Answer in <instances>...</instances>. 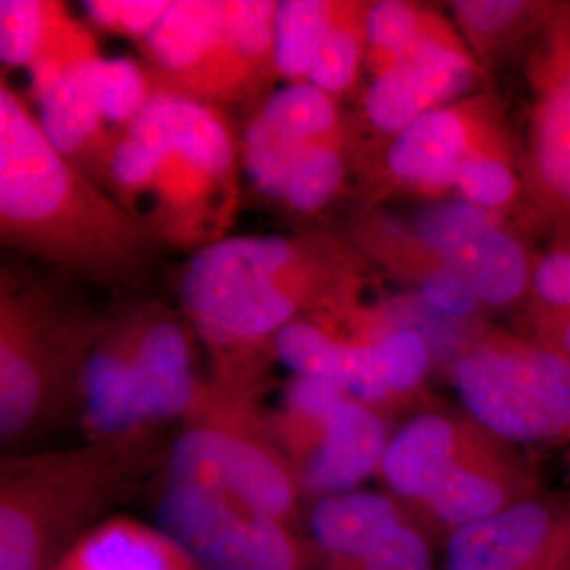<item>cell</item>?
Here are the masks:
<instances>
[{"mask_svg":"<svg viewBox=\"0 0 570 570\" xmlns=\"http://www.w3.org/2000/svg\"><path fill=\"white\" fill-rule=\"evenodd\" d=\"M153 244L49 140L0 70V252L102 285H129Z\"/></svg>","mask_w":570,"mask_h":570,"instance_id":"6da1fadb","label":"cell"},{"mask_svg":"<svg viewBox=\"0 0 570 570\" xmlns=\"http://www.w3.org/2000/svg\"><path fill=\"white\" fill-rule=\"evenodd\" d=\"M242 144L220 108L153 85L108 171V195L150 244L225 237L237 207Z\"/></svg>","mask_w":570,"mask_h":570,"instance_id":"7a4b0ae2","label":"cell"},{"mask_svg":"<svg viewBox=\"0 0 570 570\" xmlns=\"http://www.w3.org/2000/svg\"><path fill=\"white\" fill-rule=\"evenodd\" d=\"M157 433L0 454V570H53L157 465Z\"/></svg>","mask_w":570,"mask_h":570,"instance_id":"3957f363","label":"cell"},{"mask_svg":"<svg viewBox=\"0 0 570 570\" xmlns=\"http://www.w3.org/2000/svg\"><path fill=\"white\" fill-rule=\"evenodd\" d=\"M102 311L0 265V454L63 446L77 431V385Z\"/></svg>","mask_w":570,"mask_h":570,"instance_id":"277c9868","label":"cell"},{"mask_svg":"<svg viewBox=\"0 0 570 570\" xmlns=\"http://www.w3.org/2000/svg\"><path fill=\"white\" fill-rule=\"evenodd\" d=\"M186 327L161 306L129 301L102 311L77 385L79 442L157 433L204 400Z\"/></svg>","mask_w":570,"mask_h":570,"instance_id":"5b68a950","label":"cell"},{"mask_svg":"<svg viewBox=\"0 0 570 570\" xmlns=\"http://www.w3.org/2000/svg\"><path fill=\"white\" fill-rule=\"evenodd\" d=\"M324 284V268L289 237H223L195 249L180 279L188 322L235 381L245 355L296 322L306 298Z\"/></svg>","mask_w":570,"mask_h":570,"instance_id":"8992f818","label":"cell"},{"mask_svg":"<svg viewBox=\"0 0 570 570\" xmlns=\"http://www.w3.org/2000/svg\"><path fill=\"white\" fill-rule=\"evenodd\" d=\"M450 376L469 414L497 438L541 444L570 433V360L543 341L480 338Z\"/></svg>","mask_w":570,"mask_h":570,"instance_id":"52a82bcc","label":"cell"},{"mask_svg":"<svg viewBox=\"0 0 570 570\" xmlns=\"http://www.w3.org/2000/svg\"><path fill=\"white\" fill-rule=\"evenodd\" d=\"M153 94L144 63L94 56L68 68L39 102V119L56 148L85 178L108 193L117 146Z\"/></svg>","mask_w":570,"mask_h":570,"instance_id":"ba28073f","label":"cell"},{"mask_svg":"<svg viewBox=\"0 0 570 570\" xmlns=\"http://www.w3.org/2000/svg\"><path fill=\"white\" fill-rule=\"evenodd\" d=\"M153 524L197 570H298L282 520L205 484L161 478Z\"/></svg>","mask_w":570,"mask_h":570,"instance_id":"9c48e42d","label":"cell"},{"mask_svg":"<svg viewBox=\"0 0 570 570\" xmlns=\"http://www.w3.org/2000/svg\"><path fill=\"white\" fill-rule=\"evenodd\" d=\"M164 468V478L220 490L275 520H284L296 501L289 473L237 419L226 391H205L193 421L169 444Z\"/></svg>","mask_w":570,"mask_h":570,"instance_id":"30bf717a","label":"cell"},{"mask_svg":"<svg viewBox=\"0 0 570 570\" xmlns=\"http://www.w3.org/2000/svg\"><path fill=\"white\" fill-rule=\"evenodd\" d=\"M475 81V61L459 35L444 20L412 42L379 75L366 96L370 122L387 134L404 131L410 122L442 108Z\"/></svg>","mask_w":570,"mask_h":570,"instance_id":"8fae6325","label":"cell"},{"mask_svg":"<svg viewBox=\"0 0 570 570\" xmlns=\"http://www.w3.org/2000/svg\"><path fill=\"white\" fill-rule=\"evenodd\" d=\"M530 85V184L546 209L570 218V11L548 23Z\"/></svg>","mask_w":570,"mask_h":570,"instance_id":"7c38bea8","label":"cell"},{"mask_svg":"<svg viewBox=\"0 0 570 570\" xmlns=\"http://www.w3.org/2000/svg\"><path fill=\"white\" fill-rule=\"evenodd\" d=\"M570 511L522 499L452 530L446 570H569Z\"/></svg>","mask_w":570,"mask_h":570,"instance_id":"4fadbf2b","label":"cell"},{"mask_svg":"<svg viewBox=\"0 0 570 570\" xmlns=\"http://www.w3.org/2000/svg\"><path fill=\"white\" fill-rule=\"evenodd\" d=\"M275 13L277 2L225 0L216 41L176 94L214 108L256 96L268 77L277 72Z\"/></svg>","mask_w":570,"mask_h":570,"instance_id":"5bb4252c","label":"cell"},{"mask_svg":"<svg viewBox=\"0 0 570 570\" xmlns=\"http://www.w3.org/2000/svg\"><path fill=\"white\" fill-rule=\"evenodd\" d=\"M338 131L336 104L322 89L289 82L273 91L254 112L242 140V165L249 183L273 199L301 153Z\"/></svg>","mask_w":570,"mask_h":570,"instance_id":"9a60e30c","label":"cell"},{"mask_svg":"<svg viewBox=\"0 0 570 570\" xmlns=\"http://www.w3.org/2000/svg\"><path fill=\"white\" fill-rule=\"evenodd\" d=\"M499 136L489 112L478 104L442 106L395 136L387 155L389 171L410 188L444 193L454 188L469 155Z\"/></svg>","mask_w":570,"mask_h":570,"instance_id":"2e32d148","label":"cell"},{"mask_svg":"<svg viewBox=\"0 0 570 570\" xmlns=\"http://www.w3.org/2000/svg\"><path fill=\"white\" fill-rule=\"evenodd\" d=\"M322 438L306 465L308 489L326 494L353 490L381 469L387 433L364 404L346 397L320 423Z\"/></svg>","mask_w":570,"mask_h":570,"instance_id":"e0dca14e","label":"cell"},{"mask_svg":"<svg viewBox=\"0 0 570 570\" xmlns=\"http://www.w3.org/2000/svg\"><path fill=\"white\" fill-rule=\"evenodd\" d=\"M53 570H197L155 524L121 510L94 522Z\"/></svg>","mask_w":570,"mask_h":570,"instance_id":"ac0fdd59","label":"cell"},{"mask_svg":"<svg viewBox=\"0 0 570 570\" xmlns=\"http://www.w3.org/2000/svg\"><path fill=\"white\" fill-rule=\"evenodd\" d=\"M465 459L468 442L459 425L440 414H423L389 440L381 471L400 497L425 503Z\"/></svg>","mask_w":570,"mask_h":570,"instance_id":"d6986e66","label":"cell"},{"mask_svg":"<svg viewBox=\"0 0 570 570\" xmlns=\"http://www.w3.org/2000/svg\"><path fill=\"white\" fill-rule=\"evenodd\" d=\"M400 522L395 503L370 490L327 494L311 513L317 546L330 556L348 560H362Z\"/></svg>","mask_w":570,"mask_h":570,"instance_id":"ffe728a7","label":"cell"},{"mask_svg":"<svg viewBox=\"0 0 570 570\" xmlns=\"http://www.w3.org/2000/svg\"><path fill=\"white\" fill-rule=\"evenodd\" d=\"M444 263L468 275L484 306H510L530 287L529 254L497 220L454 247Z\"/></svg>","mask_w":570,"mask_h":570,"instance_id":"44dd1931","label":"cell"},{"mask_svg":"<svg viewBox=\"0 0 570 570\" xmlns=\"http://www.w3.org/2000/svg\"><path fill=\"white\" fill-rule=\"evenodd\" d=\"M530 484L497 463L465 459L429 494L425 505L450 529L487 520L511 503L529 499Z\"/></svg>","mask_w":570,"mask_h":570,"instance_id":"7402d4cb","label":"cell"},{"mask_svg":"<svg viewBox=\"0 0 570 570\" xmlns=\"http://www.w3.org/2000/svg\"><path fill=\"white\" fill-rule=\"evenodd\" d=\"M367 11L357 4L332 2V18L306 82L327 96L346 91L360 70L367 47Z\"/></svg>","mask_w":570,"mask_h":570,"instance_id":"603a6c76","label":"cell"},{"mask_svg":"<svg viewBox=\"0 0 570 570\" xmlns=\"http://www.w3.org/2000/svg\"><path fill=\"white\" fill-rule=\"evenodd\" d=\"M332 2L287 0L275 13V70L289 82H306L311 63L326 37Z\"/></svg>","mask_w":570,"mask_h":570,"instance_id":"cb8c5ba5","label":"cell"},{"mask_svg":"<svg viewBox=\"0 0 570 570\" xmlns=\"http://www.w3.org/2000/svg\"><path fill=\"white\" fill-rule=\"evenodd\" d=\"M68 16L56 0H0V70H30Z\"/></svg>","mask_w":570,"mask_h":570,"instance_id":"d4e9b609","label":"cell"},{"mask_svg":"<svg viewBox=\"0 0 570 570\" xmlns=\"http://www.w3.org/2000/svg\"><path fill=\"white\" fill-rule=\"evenodd\" d=\"M345 178L343 131L311 144L301 157L289 165L284 180L275 193V202L296 209L315 212L336 195Z\"/></svg>","mask_w":570,"mask_h":570,"instance_id":"484cf974","label":"cell"},{"mask_svg":"<svg viewBox=\"0 0 570 570\" xmlns=\"http://www.w3.org/2000/svg\"><path fill=\"white\" fill-rule=\"evenodd\" d=\"M454 190L461 202L487 209L490 214H497L518 199L522 180L501 136L469 155L468 161L459 169Z\"/></svg>","mask_w":570,"mask_h":570,"instance_id":"4316f807","label":"cell"},{"mask_svg":"<svg viewBox=\"0 0 570 570\" xmlns=\"http://www.w3.org/2000/svg\"><path fill=\"white\" fill-rule=\"evenodd\" d=\"M376 385L389 397L416 387L428 374V338L414 327H391L366 341Z\"/></svg>","mask_w":570,"mask_h":570,"instance_id":"83f0119b","label":"cell"},{"mask_svg":"<svg viewBox=\"0 0 570 570\" xmlns=\"http://www.w3.org/2000/svg\"><path fill=\"white\" fill-rule=\"evenodd\" d=\"M440 20L435 13L407 2H376L367 11V60L374 75L383 72L407 47L419 41Z\"/></svg>","mask_w":570,"mask_h":570,"instance_id":"f1b7e54d","label":"cell"},{"mask_svg":"<svg viewBox=\"0 0 570 570\" xmlns=\"http://www.w3.org/2000/svg\"><path fill=\"white\" fill-rule=\"evenodd\" d=\"M416 284L428 308L444 317L463 320L484 306L463 271L433 256H429V265L419 271Z\"/></svg>","mask_w":570,"mask_h":570,"instance_id":"f546056e","label":"cell"},{"mask_svg":"<svg viewBox=\"0 0 570 570\" xmlns=\"http://www.w3.org/2000/svg\"><path fill=\"white\" fill-rule=\"evenodd\" d=\"M171 0H85L89 23L108 35L140 42L155 30Z\"/></svg>","mask_w":570,"mask_h":570,"instance_id":"4dcf8cb0","label":"cell"},{"mask_svg":"<svg viewBox=\"0 0 570 570\" xmlns=\"http://www.w3.org/2000/svg\"><path fill=\"white\" fill-rule=\"evenodd\" d=\"M364 570H433L431 551L419 530L400 522L362 558Z\"/></svg>","mask_w":570,"mask_h":570,"instance_id":"1f68e13d","label":"cell"},{"mask_svg":"<svg viewBox=\"0 0 570 570\" xmlns=\"http://www.w3.org/2000/svg\"><path fill=\"white\" fill-rule=\"evenodd\" d=\"M530 287L550 313H570V245L553 249L532 266Z\"/></svg>","mask_w":570,"mask_h":570,"instance_id":"d6a6232c","label":"cell"},{"mask_svg":"<svg viewBox=\"0 0 570 570\" xmlns=\"http://www.w3.org/2000/svg\"><path fill=\"white\" fill-rule=\"evenodd\" d=\"M529 13L527 2L515 0H469L456 4V16L469 35L492 39Z\"/></svg>","mask_w":570,"mask_h":570,"instance_id":"836d02e7","label":"cell"},{"mask_svg":"<svg viewBox=\"0 0 570 570\" xmlns=\"http://www.w3.org/2000/svg\"><path fill=\"white\" fill-rule=\"evenodd\" d=\"M346 397L351 395L343 385L320 376H296L287 389L289 410L317 425Z\"/></svg>","mask_w":570,"mask_h":570,"instance_id":"e575fe53","label":"cell"},{"mask_svg":"<svg viewBox=\"0 0 570 570\" xmlns=\"http://www.w3.org/2000/svg\"><path fill=\"white\" fill-rule=\"evenodd\" d=\"M546 345L553 346L570 360V313H550L543 322Z\"/></svg>","mask_w":570,"mask_h":570,"instance_id":"d590c367","label":"cell"}]
</instances>
